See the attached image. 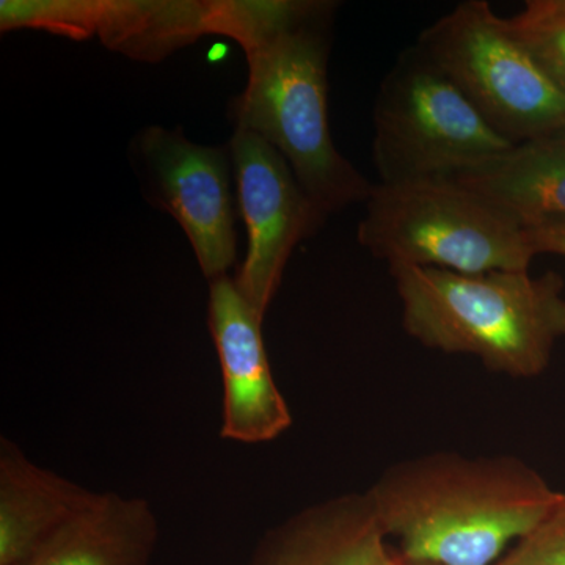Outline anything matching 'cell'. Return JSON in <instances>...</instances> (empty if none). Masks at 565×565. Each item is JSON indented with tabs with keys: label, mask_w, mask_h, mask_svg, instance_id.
<instances>
[{
	"label": "cell",
	"mask_w": 565,
	"mask_h": 565,
	"mask_svg": "<svg viewBox=\"0 0 565 565\" xmlns=\"http://www.w3.org/2000/svg\"><path fill=\"white\" fill-rule=\"evenodd\" d=\"M98 33L132 57L161 58L211 33V2H103Z\"/></svg>",
	"instance_id": "cell-14"
},
{
	"label": "cell",
	"mask_w": 565,
	"mask_h": 565,
	"mask_svg": "<svg viewBox=\"0 0 565 565\" xmlns=\"http://www.w3.org/2000/svg\"><path fill=\"white\" fill-rule=\"evenodd\" d=\"M373 120L381 184L456 177L514 148L416 44L381 82Z\"/></svg>",
	"instance_id": "cell-5"
},
{
	"label": "cell",
	"mask_w": 565,
	"mask_h": 565,
	"mask_svg": "<svg viewBox=\"0 0 565 565\" xmlns=\"http://www.w3.org/2000/svg\"><path fill=\"white\" fill-rule=\"evenodd\" d=\"M245 565H404L366 492L327 498L259 539Z\"/></svg>",
	"instance_id": "cell-10"
},
{
	"label": "cell",
	"mask_w": 565,
	"mask_h": 565,
	"mask_svg": "<svg viewBox=\"0 0 565 565\" xmlns=\"http://www.w3.org/2000/svg\"><path fill=\"white\" fill-rule=\"evenodd\" d=\"M504 21L546 79L565 95V0H527L525 9Z\"/></svg>",
	"instance_id": "cell-15"
},
{
	"label": "cell",
	"mask_w": 565,
	"mask_h": 565,
	"mask_svg": "<svg viewBox=\"0 0 565 565\" xmlns=\"http://www.w3.org/2000/svg\"><path fill=\"white\" fill-rule=\"evenodd\" d=\"M537 255L553 253L565 256V218H548L526 226Z\"/></svg>",
	"instance_id": "cell-18"
},
{
	"label": "cell",
	"mask_w": 565,
	"mask_h": 565,
	"mask_svg": "<svg viewBox=\"0 0 565 565\" xmlns=\"http://www.w3.org/2000/svg\"><path fill=\"white\" fill-rule=\"evenodd\" d=\"M95 492L40 467L9 438H0V565L35 553Z\"/></svg>",
	"instance_id": "cell-11"
},
{
	"label": "cell",
	"mask_w": 565,
	"mask_h": 565,
	"mask_svg": "<svg viewBox=\"0 0 565 565\" xmlns=\"http://www.w3.org/2000/svg\"><path fill=\"white\" fill-rule=\"evenodd\" d=\"M139 151L156 199L188 234L204 277H226L237 243L225 150L154 126L141 132Z\"/></svg>",
	"instance_id": "cell-8"
},
{
	"label": "cell",
	"mask_w": 565,
	"mask_h": 565,
	"mask_svg": "<svg viewBox=\"0 0 565 565\" xmlns=\"http://www.w3.org/2000/svg\"><path fill=\"white\" fill-rule=\"evenodd\" d=\"M525 225L565 218V147L535 140L456 174Z\"/></svg>",
	"instance_id": "cell-13"
},
{
	"label": "cell",
	"mask_w": 565,
	"mask_h": 565,
	"mask_svg": "<svg viewBox=\"0 0 565 565\" xmlns=\"http://www.w3.org/2000/svg\"><path fill=\"white\" fill-rule=\"evenodd\" d=\"M230 151L248 233L247 256L234 281L264 319L294 248L318 233L329 215L311 202L288 161L262 137L236 129Z\"/></svg>",
	"instance_id": "cell-7"
},
{
	"label": "cell",
	"mask_w": 565,
	"mask_h": 565,
	"mask_svg": "<svg viewBox=\"0 0 565 565\" xmlns=\"http://www.w3.org/2000/svg\"><path fill=\"white\" fill-rule=\"evenodd\" d=\"M158 541L150 501L95 492L90 503L18 565H151Z\"/></svg>",
	"instance_id": "cell-12"
},
{
	"label": "cell",
	"mask_w": 565,
	"mask_h": 565,
	"mask_svg": "<svg viewBox=\"0 0 565 565\" xmlns=\"http://www.w3.org/2000/svg\"><path fill=\"white\" fill-rule=\"evenodd\" d=\"M408 337L445 353L473 355L509 377L544 373L565 337L564 280L530 270L459 274L437 267L390 269Z\"/></svg>",
	"instance_id": "cell-3"
},
{
	"label": "cell",
	"mask_w": 565,
	"mask_h": 565,
	"mask_svg": "<svg viewBox=\"0 0 565 565\" xmlns=\"http://www.w3.org/2000/svg\"><path fill=\"white\" fill-rule=\"evenodd\" d=\"M103 2H2V31L40 28L85 39L98 33Z\"/></svg>",
	"instance_id": "cell-16"
},
{
	"label": "cell",
	"mask_w": 565,
	"mask_h": 565,
	"mask_svg": "<svg viewBox=\"0 0 565 565\" xmlns=\"http://www.w3.org/2000/svg\"><path fill=\"white\" fill-rule=\"evenodd\" d=\"M404 565H411V564H405V563H404Z\"/></svg>",
	"instance_id": "cell-20"
},
{
	"label": "cell",
	"mask_w": 565,
	"mask_h": 565,
	"mask_svg": "<svg viewBox=\"0 0 565 565\" xmlns=\"http://www.w3.org/2000/svg\"><path fill=\"white\" fill-rule=\"evenodd\" d=\"M207 323L222 370L221 437L243 445L274 441L291 427V411L267 359L263 318L228 275L211 281Z\"/></svg>",
	"instance_id": "cell-9"
},
{
	"label": "cell",
	"mask_w": 565,
	"mask_h": 565,
	"mask_svg": "<svg viewBox=\"0 0 565 565\" xmlns=\"http://www.w3.org/2000/svg\"><path fill=\"white\" fill-rule=\"evenodd\" d=\"M487 125L519 147L548 139L565 125L557 90L487 0H467L424 29L416 40Z\"/></svg>",
	"instance_id": "cell-6"
},
{
	"label": "cell",
	"mask_w": 565,
	"mask_h": 565,
	"mask_svg": "<svg viewBox=\"0 0 565 565\" xmlns=\"http://www.w3.org/2000/svg\"><path fill=\"white\" fill-rule=\"evenodd\" d=\"M356 239L390 269L530 270L537 256L514 212L455 177L375 184Z\"/></svg>",
	"instance_id": "cell-4"
},
{
	"label": "cell",
	"mask_w": 565,
	"mask_h": 565,
	"mask_svg": "<svg viewBox=\"0 0 565 565\" xmlns=\"http://www.w3.org/2000/svg\"><path fill=\"white\" fill-rule=\"evenodd\" d=\"M548 140H553L555 143L561 145V147H565V125L559 129V131L550 136Z\"/></svg>",
	"instance_id": "cell-19"
},
{
	"label": "cell",
	"mask_w": 565,
	"mask_h": 565,
	"mask_svg": "<svg viewBox=\"0 0 565 565\" xmlns=\"http://www.w3.org/2000/svg\"><path fill=\"white\" fill-rule=\"evenodd\" d=\"M366 493L411 565H497L563 494L514 456L457 452L394 463Z\"/></svg>",
	"instance_id": "cell-2"
},
{
	"label": "cell",
	"mask_w": 565,
	"mask_h": 565,
	"mask_svg": "<svg viewBox=\"0 0 565 565\" xmlns=\"http://www.w3.org/2000/svg\"><path fill=\"white\" fill-rule=\"evenodd\" d=\"M211 32L233 36L247 54V87L233 103L236 129L273 145L327 215L367 202L375 184L337 150L330 134L334 3L211 2Z\"/></svg>",
	"instance_id": "cell-1"
},
{
	"label": "cell",
	"mask_w": 565,
	"mask_h": 565,
	"mask_svg": "<svg viewBox=\"0 0 565 565\" xmlns=\"http://www.w3.org/2000/svg\"><path fill=\"white\" fill-rule=\"evenodd\" d=\"M497 565H565V492L552 512Z\"/></svg>",
	"instance_id": "cell-17"
}]
</instances>
